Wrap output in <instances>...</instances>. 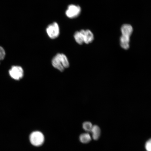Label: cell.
<instances>
[{
	"instance_id": "cell-10",
	"label": "cell",
	"mask_w": 151,
	"mask_h": 151,
	"mask_svg": "<svg viewBox=\"0 0 151 151\" xmlns=\"http://www.w3.org/2000/svg\"><path fill=\"white\" fill-rule=\"evenodd\" d=\"M84 30H81L80 31L76 32L74 35V37L76 42L79 45H82L84 43Z\"/></svg>"
},
{
	"instance_id": "cell-9",
	"label": "cell",
	"mask_w": 151,
	"mask_h": 151,
	"mask_svg": "<svg viewBox=\"0 0 151 151\" xmlns=\"http://www.w3.org/2000/svg\"><path fill=\"white\" fill-rule=\"evenodd\" d=\"M92 134V138L94 140H97L99 139L101 134V130L99 126L94 125L90 131Z\"/></svg>"
},
{
	"instance_id": "cell-6",
	"label": "cell",
	"mask_w": 151,
	"mask_h": 151,
	"mask_svg": "<svg viewBox=\"0 0 151 151\" xmlns=\"http://www.w3.org/2000/svg\"><path fill=\"white\" fill-rule=\"evenodd\" d=\"M122 35L130 37L133 32V28L132 26L129 24H124L121 27Z\"/></svg>"
},
{
	"instance_id": "cell-11",
	"label": "cell",
	"mask_w": 151,
	"mask_h": 151,
	"mask_svg": "<svg viewBox=\"0 0 151 151\" xmlns=\"http://www.w3.org/2000/svg\"><path fill=\"white\" fill-rule=\"evenodd\" d=\"M79 139L81 142L83 143H87L91 141V137L89 134L85 133L81 134Z\"/></svg>"
},
{
	"instance_id": "cell-1",
	"label": "cell",
	"mask_w": 151,
	"mask_h": 151,
	"mask_svg": "<svg viewBox=\"0 0 151 151\" xmlns=\"http://www.w3.org/2000/svg\"><path fill=\"white\" fill-rule=\"evenodd\" d=\"M53 67L61 72H63L69 66V63L67 57L63 54H58L52 60Z\"/></svg>"
},
{
	"instance_id": "cell-2",
	"label": "cell",
	"mask_w": 151,
	"mask_h": 151,
	"mask_svg": "<svg viewBox=\"0 0 151 151\" xmlns=\"http://www.w3.org/2000/svg\"><path fill=\"white\" fill-rule=\"evenodd\" d=\"M30 143L35 147H40L44 143L45 137L42 132L39 131H35L32 132L29 136Z\"/></svg>"
},
{
	"instance_id": "cell-7",
	"label": "cell",
	"mask_w": 151,
	"mask_h": 151,
	"mask_svg": "<svg viewBox=\"0 0 151 151\" xmlns=\"http://www.w3.org/2000/svg\"><path fill=\"white\" fill-rule=\"evenodd\" d=\"M83 35L84 43L88 44L93 41L94 35L93 33L89 30H84Z\"/></svg>"
},
{
	"instance_id": "cell-13",
	"label": "cell",
	"mask_w": 151,
	"mask_h": 151,
	"mask_svg": "<svg viewBox=\"0 0 151 151\" xmlns=\"http://www.w3.org/2000/svg\"><path fill=\"white\" fill-rule=\"evenodd\" d=\"M5 56V52L3 47L0 46V61L4 59Z\"/></svg>"
},
{
	"instance_id": "cell-8",
	"label": "cell",
	"mask_w": 151,
	"mask_h": 151,
	"mask_svg": "<svg viewBox=\"0 0 151 151\" xmlns=\"http://www.w3.org/2000/svg\"><path fill=\"white\" fill-rule=\"evenodd\" d=\"M130 37L122 35L120 38V46L125 50L129 48Z\"/></svg>"
},
{
	"instance_id": "cell-4",
	"label": "cell",
	"mask_w": 151,
	"mask_h": 151,
	"mask_svg": "<svg viewBox=\"0 0 151 151\" xmlns=\"http://www.w3.org/2000/svg\"><path fill=\"white\" fill-rule=\"evenodd\" d=\"M81 11V8L79 6L71 4L68 6L65 14L67 17L73 19L78 17Z\"/></svg>"
},
{
	"instance_id": "cell-5",
	"label": "cell",
	"mask_w": 151,
	"mask_h": 151,
	"mask_svg": "<svg viewBox=\"0 0 151 151\" xmlns=\"http://www.w3.org/2000/svg\"><path fill=\"white\" fill-rule=\"evenodd\" d=\"M11 78L15 80L19 81L23 78L24 72L22 67L19 66H13L9 71Z\"/></svg>"
},
{
	"instance_id": "cell-3",
	"label": "cell",
	"mask_w": 151,
	"mask_h": 151,
	"mask_svg": "<svg viewBox=\"0 0 151 151\" xmlns=\"http://www.w3.org/2000/svg\"><path fill=\"white\" fill-rule=\"evenodd\" d=\"M46 32L49 37L52 39L57 38L59 36L60 29L58 24L56 22H52L47 26Z\"/></svg>"
},
{
	"instance_id": "cell-12",
	"label": "cell",
	"mask_w": 151,
	"mask_h": 151,
	"mask_svg": "<svg viewBox=\"0 0 151 151\" xmlns=\"http://www.w3.org/2000/svg\"><path fill=\"white\" fill-rule=\"evenodd\" d=\"M93 126L91 123L90 122H85L83 124V129L87 132H90Z\"/></svg>"
},
{
	"instance_id": "cell-14",
	"label": "cell",
	"mask_w": 151,
	"mask_h": 151,
	"mask_svg": "<svg viewBox=\"0 0 151 151\" xmlns=\"http://www.w3.org/2000/svg\"><path fill=\"white\" fill-rule=\"evenodd\" d=\"M145 148L147 151H151V140L150 139L146 142L145 144Z\"/></svg>"
}]
</instances>
